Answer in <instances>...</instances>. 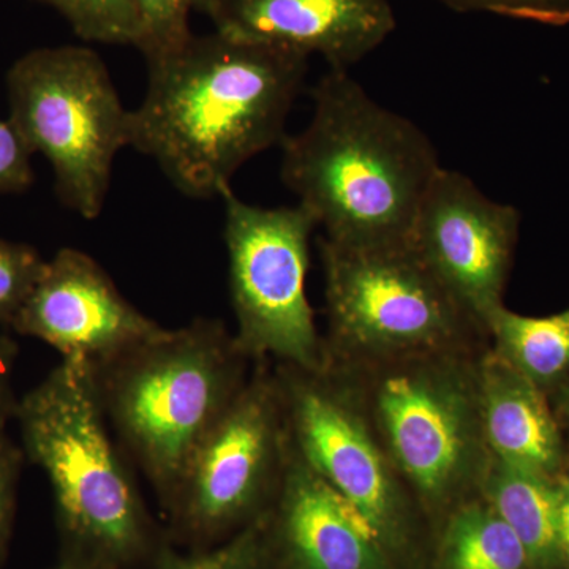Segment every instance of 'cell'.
<instances>
[{"label": "cell", "instance_id": "6da1fadb", "mask_svg": "<svg viewBox=\"0 0 569 569\" xmlns=\"http://www.w3.org/2000/svg\"><path fill=\"white\" fill-rule=\"evenodd\" d=\"M144 59L129 148L192 200L219 198L249 160L282 144L309 71L305 54L219 31Z\"/></svg>", "mask_w": 569, "mask_h": 569}, {"label": "cell", "instance_id": "7a4b0ae2", "mask_svg": "<svg viewBox=\"0 0 569 569\" xmlns=\"http://www.w3.org/2000/svg\"><path fill=\"white\" fill-rule=\"evenodd\" d=\"M310 96L306 129L280 144L284 186L332 244H407L441 168L432 141L376 102L350 71L329 70Z\"/></svg>", "mask_w": 569, "mask_h": 569}, {"label": "cell", "instance_id": "3957f363", "mask_svg": "<svg viewBox=\"0 0 569 569\" xmlns=\"http://www.w3.org/2000/svg\"><path fill=\"white\" fill-rule=\"evenodd\" d=\"M485 350L325 362L350 385L433 533L449 512L481 496L492 463L479 400Z\"/></svg>", "mask_w": 569, "mask_h": 569}, {"label": "cell", "instance_id": "277c9868", "mask_svg": "<svg viewBox=\"0 0 569 569\" xmlns=\"http://www.w3.org/2000/svg\"><path fill=\"white\" fill-rule=\"evenodd\" d=\"M24 458L50 482L67 559L88 569L132 563L149 520L121 445L108 425L91 367L61 361L18 400Z\"/></svg>", "mask_w": 569, "mask_h": 569}, {"label": "cell", "instance_id": "5b68a950", "mask_svg": "<svg viewBox=\"0 0 569 569\" xmlns=\"http://www.w3.org/2000/svg\"><path fill=\"white\" fill-rule=\"evenodd\" d=\"M252 367L234 332L200 317L93 372L108 425L163 503Z\"/></svg>", "mask_w": 569, "mask_h": 569}, {"label": "cell", "instance_id": "8992f818", "mask_svg": "<svg viewBox=\"0 0 569 569\" xmlns=\"http://www.w3.org/2000/svg\"><path fill=\"white\" fill-rule=\"evenodd\" d=\"M325 362L425 351H479L489 335L427 268L410 242L353 249L320 239Z\"/></svg>", "mask_w": 569, "mask_h": 569}, {"label": "cell", "instance_id": "52a82bcc", "mask_svg": "<svg viewBox=\"0 0 569 569\" xmlns=\"http://www.w3.org/2000/svg\"><path fill=\"white\" fill-rule=\"evenodd\" d=\"M9 119L54 174L63 206L102 216L116 157L130 146L126 110L103 59L91 48L32 50L7 71Z\"/></svg>", "mask_w": 569, "mask_h": 569}, {"label": "cell", "instance_id": "ba28073f", "mask_svg": "<svg viewBox=\"0 0 569 569\" xmlns=\"http://www.w3.org/2000/svg\"><path fill=\"white\" fill-rule=\"evenodd\" d=\"M274 372L296 451L369 523L397 568L413 563L429 523L346 378L328 365L302 369L274 362Z\"/></svg>", "mask_w": 569, "mask_h": 569}, {"label": "cell", "instance_id": "9c48e42d", "mask_svg": "<svg viewBox=\"0 0 569 569\" xmlns=\"http://www.w3.org/2000/svg\"><path fill=\"white\" fill-rule=\"evenodd\" d=\"M236 342L252 361L325 366L323 335L307 298L317 220L302 206L261 208L220 193Z\"/></svg>", "mask_w": 569, "mask_h": 569}, {"label": "cell", "instance_id": "30bf717a", "mask_svg": "<svg viewBox=\"0 0 569 569\" xmlns=\"http://www.w3.org/2000/svg\"><path fill=\"white\" fill-rule=\"evenodd\" d=\"M288 445L274 362L254 361L244 388L194 449L164 507L198 539L246 529L274 500Z\"/></svg>", "mask_w": 569, "mask_h": 569}, {"label": "cell", "instance_id": "8fae6325", "mask_svg": "<svg viewBox=\"0 0 569 569\" xmlns=\"http://www.w3.org/2000/svg\"><path fill=\"white\" fill-rule=\"evenodd\" d=\"M520 212L497 203L459 171L440 168L419 206L410 246L459 305L488 331L505 306Z\"/></svg>", "mask_w": 569, "mask_h": 569}, {"label": "cell", "instance_id": "7c38bea8", "mask_svg": "<svg viewBox=\"0 0 569 569\" xmlns=\"http://www.w3.org/2000/svg\"><path fill=\"white\" fill-rule=\"evenodd\" d=\"M10 329L93 372L164 331L119 291L102 264L73 247L47 260Z\"/></svg>", "mask_w": 569, "mask_h": 569}, {"label": "cell", "instance_id": "4fadbf2b", "mask_svg": "<svg viewBox=\"0 0 569 569\" xmlns=\"http://www.w3.org/2000/svg\"><path fill=\"white\" fill-rule=\"evenodd\" d=\"M261 529L269 569H399L369 523L318 477L291 440Z\"/></svg>", "mask_w": 569, "mask_h": 569}, {"label": "cell", "instance_id": "5bb4252c", "mask_svg": "<svg viewBox=\"0 0 569 569\" xmlns=\"http://www.w3.org/2000/svg\"><path fill=\"white\" fill-rule=\"evenodd\" d=\"M204 14L213 31L318 54L329 70L343 71L378 50L397 26L389 0H213Z\"/></svg>", "mask_w": 569, "mask_h": 569}, {"label": "cell", "instance_id": "9a60e30c", "mask_svg": "<svg viewBox=\"0 0 569 569\" xmlns=\"http://www.w3.org/2000/svg\"><path fill=\"white\" fill-rule=\"evenodd\" d=\"M482 430L493 460L546 479L569 462V441L548 395L489 347L479 356Z\"/></svg>", "mask_w": 569, "mask_h": 569}, {"label": "cell", "instance_id": "2e32d148", "mask_svg": "<svg viewBox=\"0 0 569 569\" xmlns=\"http://www.w3.org/2000/svg\"><path fill=\"white\" fill-rule=\"evenodd\" d=\"M481 496L518 535L533 569H563L553 479L492 459Z\"/></svg>", "mask_w": 569, "mask_h": 569}, {"label": "cell", "instance_id": "e0dca14e", "mask_svg": "<svg viewBox=\"0 0 569 569\" xmlns=\"http://www.w3.org/2000/svg\"><path fill=\"white\" fill-rule=\"evenodd\" d=\"M436 569H533L522 542L479 496L449 512L433 533Z\"/></svg>", "mask_w": 569, "mask_h": 569}, {"label": "cell", "instance_id": "ac0fdd59", "mask_svg": "<svg viewBox=\"0 0 569 569\" xmlns=\"http://www.w3.org/2000/svg\"><path fill=\"white\" fill-rule=\"evenodd\" d=\"M490 348L549 397L569 380V307L548 317L507 306L488 320Z\"/></svg>", "mask_w": 569, "mask_h": 569}, {"label": "cell", "instance_id": "d6986e66", "mask_svg": "<svg viewBox=\"0 0 569 569\" xmlns=\"http://www.w3.org/2000/svg\"><path fill=\"white\" fill-rule=\"evenodd\" d=\"M66 18L80 39L140 48L142 24L137 0H33Z\"/></svg>", "mask_w": 569, "mask_h": 569}, {"label": "cell", "instance_id": "ffe728a7", "mask_svg": "<svg viewBox=\"0 0 569 569\" xmlns=\"http://www.w3.org/2000/svg\"><path fill=\"white\" fill-rule=\"evenodd\" d=\"M44 264L47 260L32 246L0 239V325L11 328Z\"/></svg>", "mask_w": 569, "mask_h": 569}, {"label": "cell", "instance_id": "44dd1931", "mask_svg": "<svg viewBox=\"0 0 569 569\" xmlns=\"http://www.w3.org/2000/svg\"><path fill=\"white\" fill-rule=\"evenodd\" d=\"M159 569H269L261 518L219 548L189 557L170 556Z\"/></svg>", "mask_w": 569, "mask_h": 569}, {"label": "cell", "instance_id": "7402d4cb", "mask_svg": "<svg viewBox=\"0 0 569 569\" xmlns=\"http://www.w3.org/2000/svg\"><path fill=\"white\" fill-rule=\"evenodd\" d=\"M142 24L140 50L144 58L171 50L192 36L193 0H137Z\"/></svg>", "mask_w": 569, "mask_h": 569}, {"label": "cell", "instance_id": "603a6c76", "mask_svg": "<svg viewBox=\"0 0 569 569\" xmlns=\"http://www.w3.org/2000/svg\"><path fill=\"white\" fill-rule=\"evenodd\" d=\"M456 13L492 14L561 28L569 24V0H433Z\"/></svg>", "mask_w": 569, "mask_h": 569}, {"label": "cell", "instance_id": "cb8c5ba5", "mask_svg": "<svg viewBox=\"0 0 569 569\" xmlns=\"http://www.w3.org/2000/svg\"><path fill=\"white\" fill-rule=\"evenodd\" d=\"M24 459L21 445L7 432V422H0V560L6 556L9 545Z\"/></svg>", "mask_w": 569, "mask_h": 569}, {"label": "cell", "instance_id": "d4e9b609", "mask_svg": "<svg viewBox=\"0 0 569 569\" xmlns=\"http://www.w3.org/2000/svg\"><path fill=\"white\" fill-rule=\"evenodd\" d=\"M32 156L10 119H0V194L22 193L32 186Z\"/></svg>", "mask_w": 569, "mask_h": 569}, {"label": "cell", "instance_id": "484cf974", "mask_svg": "<svg viewBox=\"0 0 569 569\" xmlns=\"http://www.w3.org/2000/svg\"><path fill=\"white\" fill-rule=\"evenodd\" d=\"M17 346L7 336L0 335V422H9L14 417L18 399L13 392V366Z\"/></svg>", "mask_w": 569, "mask_h": 569}, {"label": "cell", "instance_id": "4316f807", "mask_svg": "<svg viewBox=\"0 0 569 569\" xmlns=\"http://www.w3.org/2000/svg\"><path fill=\"white\" fill-rule=\"evenodd\" d=\"M553 488L557 498L561 565L563 569H569V462L559 477L553 479Z\"/></svg>", "mask_w": 569, "mask_h": 569}, {"label": "cell", "instance_id": "83f0119b", "mask_svg": "<svg viewBox=\"0 0 569 569\" xmlns=\"http://www.w3.org/2000/svg\"><path fill=\"white\" fill-rule=\"evenodd\" d=\"M552 403L556 417L559 419L561 429L569 441V380L560 389H557L552 396L549 397Z\"/></svg>", "mask_w": 569, "mask_h": 569}, {"label": "cell", "instance_id": "f1b7e54d", "mask_svg": "<svg viewBox=\"0 0 569 569\" xmlns=\"http://www.w3.org/2000/svg\"><path fill=\"white\" fill-rule=\"evenodd\" d=\"M213 0H193V10L200 11V13H206L209 7L212 6Z\"/></svg>", "mask_w": 569, "mask_h": 569}, {"label": "cell", "instance_id": "f546056e", "mask_svg": "<svg viewBox=\"0 0 569 569\" xmlns=\"http://www.w3.org/2000/svg\"><path fill=\"white\" fill-rule=\"evenodd\" d=\"M58 569H88L82 567V565L77 563V561L66 559L63 560V563Z\"/></svg>", "mask_w": 569, "mask_h": 569}]
</instances>
